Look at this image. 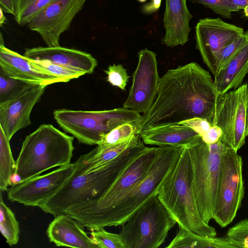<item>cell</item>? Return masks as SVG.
I'll use <instances>...</instances> for the list:
<instances>
[{"mask_svg": "<svg viewBox=\"0 0 248 248\" xmlns=\"http://www.w3.org/2000/svg\"><path fill=\"white\" fill-rule=\"evenodd\" d=\"M203 5L224 18H231L232 12L238 10L228 0H189Z\"/></svg>", "mask_w": 248, "mask_h": 248, "instance_id": "cell-35", "label": "cell"}, {"mask_svg": "<svg viewBox=\"0 0 248 248\" xmlns=\"http://www.w3.org/2000/svg\"><path fill=\"white\" fill-rule=\"evenodd\" d=\"M140 136V134H137L126 142L110 146L104 147L97 145L90 152L81 155L77 160L90 168L102 167L118 157L135 143Z\"/></svg>", "mask_w": 248, "mask_h": 248, "instance_id": "cell-24", "label": "cell"}, {"mask_svg": "<svg viewBox=\"0 0 248 248\" xmlns=\"http://www.w3.org/2000/svg\"><path fill=\"white\" fill-rule=\"evenodd\" d=\"M166 248H239L227 236L217 237L201 235L179 227L175 237Z\"/></svg>", "mask_w": 248, "mask_h": 248, "instance_id": "cell-23", "label": "cell"}, {"mask_svg": "<svg viewBox=\"0 0 248 248\" xmlns=\"http://www.w3.org/2000/svg\"><path fill=\"white\" fill-rule=\"evenodd\" d=\"M107 75V80L113 86L125 91L130 77L126 69L121 64L109 65L105 71Z\"/></svg>", "mask_w": 248, "mask_h": 248, "instance_id": "cell-33", "label": "cell"}, {"mask_svg": "<svg viewBox=\"0 0 248 248\" xmlns=\"http://www.w3.org/2000/svg\"><path fill=\"white\" fill-rule=\"evenodd\" d=\"M247 83L219 94L216 104L214 125L222 131L221 140L238 151L245 143L247 120Z\"/></svg>", "mask_w": 248, "mask_h": 248, "instance_id": "cell-11", "label": "cell"}, {"mask_svg": "<svg viewBox=\"0 0 248 248\" xmlns=\"http://www.w3.org/2000/svg\"><path fill=\"white\" fill-rule=\"evenodd\" d=\"M87 0H54L27 24L38 33L47 46L60 45L61 35L69 30Z\"/></svg>", "mask_w": 248, "mask_h": 248, "instance_id": "cell-12", "label": "cell"}, {"mask_svg": "<svg viewBox=\"0 0 248 248\" xmlns=\"http://www.w3.org/2000/svg\"><path fill=\"white\" fill-rule=\"evenodd\" d=\"M10 140L0 127V190L6 191L15 173L16 162L11 151Z\"/></svg>", "mask_w": 248, "mask_h": 248, "instance_id": "cell-25", "label": "cell"}, {"mask_svg": "<svg viewBox=\"0 0 248 248\" xmlns=\"http://www.w3.org/2000/svg\"><path fill=\"white\" fill-rule=\"evenodd\" d=\"M75 163L60 167L45 174L14 184L6 190L8 199L26 206H37L52 197L72 175Z\"/></svg>", "mask_w": 248, "mask_h": 248, "instance_id": "cell-14", "label": "cell"}, {"mask_svg": "<svg viewBox=\"0 0 248 248\" xmlns=\"http://www.w3.org/2000/svg\"><path fill=\"white\" fill-rule=\"evenodd\" d=\"M244 195L242 158L226 144L213 219L222 228L231 224L241 206Z\"/></svg>", "mask_w": 248, "mask_h": 248, "instance_id": "cell-10", "label": "cell"}, {"mask_svg": "<svg viewBox=\"0 0 248 248\" xmlns=\"http://www.w3.org/2000/svg\"><path fill=\"white\" fill-rule=\"evenodd\" d=\"M219 94L210 73L196 62L169 69L160 78L152 106L137 123L138 133L196 117L213 125Z\"/></svg>", "mask_w": 248, "mask_h": 248, "instance_id": "cell-1", "label": "cell"}, {"mask_svg": "<svg viewBox=\"0 0 248 248\" xmlns=\"http://www.w3.org/2000/svg\"><path fill=\"white\" fill-rule=\"evenodd\" d=\"M25 57L48 61L86 74H92L97 65V60L90 53L61 46H38L25 49Z\"/></svg>", "mask_w": 248, "mask_h": 248, "instance_id": "cell-18", "label": "cell"}, {"mask_svg": "<svg viewBox=\"0 0 248 248\" xmlns=\"http://www.w3.org/2000/svg\"><path fill=\"white\" fill-rule=\"evenodd\" d=\"M222 134V131L221 128L216 125H213L202 136V138L205 143L213 144L220 139Z\"/></svg>", "mask_w": 248, "mask_h": 248, "instance_id": "cell-37", "label": "cell"}, {"mask_svg": "<svg viewBox=\"0 0 248 248\" xmlns=\"http://www.w3.org/2000/svg\"><path fill=\"white\" fill-rule=\"evenodd\" d=\"M184 147H159L148 172L114 206L99 217L90 230L122 226L145 202L157 195L168 174L177 161Z\"/></svg>", "mask_w": 248, "mask_h": 248, "instance_id": "cell-5", "label": "cell"}, {"mask_svg": "<svg viewBox=\"0 0 248 248\" xmlns=\"http://www.w3.org/2000/svg\"><path fill=\"white\" fill-rule=\"evenodd\" d=\"M179 124L184 125L192 128L201 137L207 132L212 126L207 120L198 117L182 121L179 123Z\"/></svg>", "mask_w": 248, "mask_h": 248, "instance_id": "cell-36", "label": "cell"}, {"mask_svg": "<svg viewBox=\"0 0 248 248\" xmlns=\"http://www.w3.org/2000/svg\"><path fill=\"white\" fill-rule=\"evenodd\" d=\"M159 147L149 148L120 175L99 197L73 206L64 211L88 229L93 222L114 206L148 172Z\"/></svg>", "mask_w": 248, "mask_h": 248, "instance_id": "cell-8", "label": "cell"}, {"mask_svg": "<svg viewBox=\"0 0 248 248\" xmlns=\"http://www.w3.org/2000/svg\"><path fill=\"white\" fill-rule=\"evenodd\" d=\"M247 120H246V136H248V82L247 83Z\"/></svg>", "mask_w": 248, "mask_h": 248, "instance_id": "cell-40", "label": "cell"}, {"mask_svg": "<svg viewBox=\"0 0 248 248\" xmlns=\"http://www.w3.org/2000/svg\"><path fill=\"white\" fill-rule=\"evenodd\" d=\"M140 134L145 144L176 147L187 146L200 136L192 128L180 124L154 126Z\"/></svg>", "mask_w": 248, "mask_h": 248, "instance_id": "cell-21", "label": "cell"}, {"mask_svg": "<svg viewBox=\"0 0 248 248\" xmlns=\"http://www.w3.org/2000/svg\"><path fill=\"white\" fill-rule=\"evenodd\" d=\"M186 0H166L164 16L165 34L162 43L168 46L185 44L188 40L189 21L192 16L186 4Z\"/></svg>", "mask_w": 248, "mask_h": 248, "instance_id": "cell-20", "label": "cell"}, {"mask_svg": "<svg viewBox=\"0 0 248 248\" xmlns=\"http://www.w3.org/2000/svg\"><path fill=\"white\" fill-rule=\"evenodd\" d=\"M47 86L34 85L15 98L0 103V127L10 140L19 130L31 124V114Z\"/></svg>", "mask_w": 248, "mask_h": 248, "instance_id": "cell-16", "label": "cell"}, {"mask_svg": "<svg viewBox=\"0 0 248 248\" xmlns=\"http://www.w3.org/2000/svg\"><path fill=\"white\" fill-rule=\"evenodd\" d=\"M248 38V34L246 31L244 34L224 47L216 54L215 58V76L220 70L226 66L233 56L245 44Z\"/></svg>", "mask_w": 248, "mask_h": 248, "instance_id": "cell-30", "label": "cell"}, {"mask_svg": "<svg viewBox=\"0 0 248 248\" xmlns=\"http://www.w3.org/2000/svg\"><path fill=\"white\" fill-rule=\"evenodd\" d=\"M137 122L126 123L115 127L105 135L97 145L101 147H108L130 140L139 134Z\"/></svg>", "mask_w": 248, "mask_h": 248, "instance_id": "cell-29", "label": "cell"}, {"mask_svg": "<svg viewBox=\"0 0 248 248\" xmlns=\"http://www.w3.org/2000/svg\"><path fill=\"white\" fill-rule=\"evenodd\" d=\"M17 0H0V8L6 13L15 15Z\"/></svg>", "mask_w": 248, "mask_h": 248, "instance_id": "cell-38", "label": "cell"}, {"mask_svg": "<svg viewBox=\"0 0 248 248\" xmlns=\"http://www.w3.org/2000/svg\"><path fill=\"white\" fill-rule=\"evenodd\" d=\"M148 148L140 136L135 143L102 167L90 168L77 160L74 171L69 179L39 207L45 212L56 216L71 206L99 197Z\"/></svg>", "mask_w": 248, "mask_h": 248, "instance_id": "cell-2", "label": "cell"}, {"mask_svg": "<svg viewBox=\"0 0 248 248\" xmlns=\"http://www.w3.org/2000/svg\"><path fill=\"white\" fill-rule=\"evenodd\" d=\"M55 217L46 230L50 242L58 247L97 248L80 222L66 214Z\"/></svg>", "mask_w": 248, "mask_h": 248, "instance_id": "cell-19", "label": "cell"}, {"mask_svg": "<svg viewBox=\"0 0 248 248\" xmlns=\"http://www.w3.org/2000/svg\"><path fill=\"white\" fill-rule=\"evenodd\" d=\"M244 33L242 28L226 23L220 18L199 20L196 26V48L214 77L216 54Z\"/></svg>", "mask_w": 248, "mask_h": 248, "instance_id": "cell-15", "label": "cell"}, {"mask_svg": "<svg viewBox=\"0 0 248 248\" xmlns=\"http://www.w3.org/2000/svg\"><path fill=\"white\" fill-rule=\"evenodd\" d=\"M0 191V231L6 243L12 246L16 245L19 239V224L15 213L4 202Z\"/></svg>", "mask_w": 248, "mask_h": 248, "instance_id": "cell-26", "label": "cell"}, {"mask_svg": "<svg viewBox=\"0 0 248 248\" xmlns=\"http://www.w3.org/2000/svg\"><path fill=\"white\" fill-rule=\"evenodd\" d=\"M74 137L52 124H43L24 139L16 162L20 182L71 163Z\"/></svg>", "mask_w": 248, "mask_h": 248, "instance_id": "cell-4", "label": "cell"}, {"mask_svg": "<svg viewBox=\"0 0 248 248\" xmlns=\"http://www.w3.org/2000/svg\"><path fill=\"white\" fill-rule=\"evenodd\" d=\"M0 25L1 26L3 24H4L6 20V18L4 14V12L2 9L0 8Z\"/></svg>", "mask_w": 248, "mask_h": 248, "instance_id": "cell-41", "label": "cell"}, {"mask_svg": "<svg viewBox=\"0 0 248 248\" xmlns=\"http://www.w3.org/2000/svg\"><path fill=\"white\" fill-rule=\"evenodd\" d=\"M32 60L37 64L47 70L55 76L62 79L64 82L85 75L83 72L48 61Z\"/></svg>", "mask_w": 248, "mask_h": 248, "instance_id": "cell-32", "label": "cell"}, {"mask_svg": "<svg viewBox=\"0 0 248 248\" xmlns=\"http://www.w3.org/2000/svg\"><path fill=\"white\" fill-rule=\"evenodd\" d=\"M0 68L9 77L33 84L48 85L64 82L47 70L27 58L0 46Z\"/></svg>", "mask_w": 248, "mask_h": 248, "instance_id": "cell-17", "label": "cell"}, {"mask_svg": "<svg viewBox=\"0 0 248 248\" xmlns=\"http://www.w3.org/2000/svg\"><path fill=\"white\" fill-rule=\"evenodd\" d=\"M91 231V237L97 248H126L120 233L109 232L104 227Z\"/></svg>", "mask_w": 248, "mask_h": 248, "instance_id": "cell-31", "label": "cell"}, {"mask_svg": "<svg viewBox=\"0 0 248 248\" xmlns=\"http://www.w3.org/2000/svg\"><path fill=\"white\" fill-rule=\"evenodd\" d=\"M157 196L179 227L201 235L217 236L215 229L202 219L197 206L187 146L184 147Z\"/></svg>", "mask_w": 248, "mask_h": 248, "instance_id": "cell-3", "label": "cell"}, {"mask_svg": "<svg viewBox=\"0 0 248 248\" xmlns=\"http://www.w3.org/2000/svg\"><path fill=\"white\" fill-rule=\"evenodd\" d=\"M138 55V63L133 74L132 85L123 107L143 114L156 98L160 78L155 52L145 48L139 51Z\"/></svg>", "mask_w": 248, "mask_h": 248, "instance_id": "cell-13", "label": "cell"}, {"mask_svg": "<svg viewBox=\"0 0 248 248\" xmlns=\"http://www.w3.org/2000/svg\"><path fill=\"white\" fill-rule=\"evenodd\" d=\"M176 223L156 195L122 225L120 234L126 248H157Z\"/></svg>", "mask_w": 248, "mask_h": 248, "instance_id": "cell-9", "label": "cell"}, {"mask_svg": "<svg viewBox=\"0 0 248 248\" xmlns=\"http://www.w3.org/2000/svg\"><path fill=\"white\" fill-rule=\"evenodd\" d=\"M226 144L221 139L207 144L199 136L188 148L192 169L193 187L197 206L205 222L213 219Z\"/></svg>", "mask_w": 248, "mask_h": 248, "instance_id": "cell-6", "label": "cell"}, {"mask_svg": "<svg viewBox=\"0 0 248 248\" xmlns=\"http://www.w3.org/2000/svg\"><path fill=\"white\" fill-rule=\"evenodd\" d=\"M226 236L239 248H248V219H243L231 227Z\"/></svg>", "mask_w": 248, "mask_h": 248, "instance_id": "cell-34", "label": "cell"}, {"mask_svg": "<svg viewBox=\"0 0 248 248\" xmlns=\"http://www.w3.org/2000/svg\"><path fill=\"white\" fill-rule=\"evenodd\" d=\"M34 85L10 78L0 68V103L15 98Z\"/></svg>", "mask_w": 248, "mask_h": 248, "instance_id": "cell-28", "label": "cell"}, {"mask_svg": "<svg viewBox=\"0 0 248 248\" xmlns=\"http://www.w3.org/2000/svg\"><path fill=\"white\" fill-rule=\"evenodd\" d=\"M247 31L248 34V30ZM248 73V38L245 44L214 77V83L219 93L223 94L238 88Z\"/></svg>", "mask_w": 248, "mask_h": 248, "instance_id": "cell-22", "label": "cell"}, {"mask_svg": "<svg viewBox=\"0 0 248 248\" xmlns=\"http://www.w3.org/2000/svg\"><path fill=\"white\" fill-rule=\"evenodd\" d=\"M239 11L248 6V0H228Z\"/></svg>", "mask_w": 248, "mask_h": 248, "instance_id": "cell-39", "label": "cell"}, {"mask_svg": "<svg viewBox=\"0 0 248 248\" xmlns=\"http://www.w3.org/2000/svg\"><path fill=\"white\" fill-rule=\"evenodd\" d=\"M54 0H17L15 19L19 25H25L38 12Z\"/></svg>", "mask_w": 248, "mask_h": 248, "instance_id": "cell-27", "label": "cell"}, {"mask_svg": "<svg viewBox=\"0 0 248 248\" xmlns=\"http://www.w3.org/2000/svg\"><path fill=\"white\" fill-rule=\"evenodd\" d=\"M244 13L246 16L248 17V6L244 9Z\"/></svg>", "mask_w": 248, "mask_h": 248, "instance_id": "cell-42", "label": "cell"}, {"mask_svg": "<svg viewBox=\"0 0 248 248\" xmlns=\"http://www.w3.org/2000/svg\"><path fill=\"white\" fill-rule=\"evenodd\" d=\"M54 118L65 132L79 142L97 145L112 129L126 123H136L141 115L124 107L104 110H55Z\"/></svg>", "mask_w": 248, "mask_h": 248, "instance_id": "cell-7", "label": "cell"}]
</instances>
